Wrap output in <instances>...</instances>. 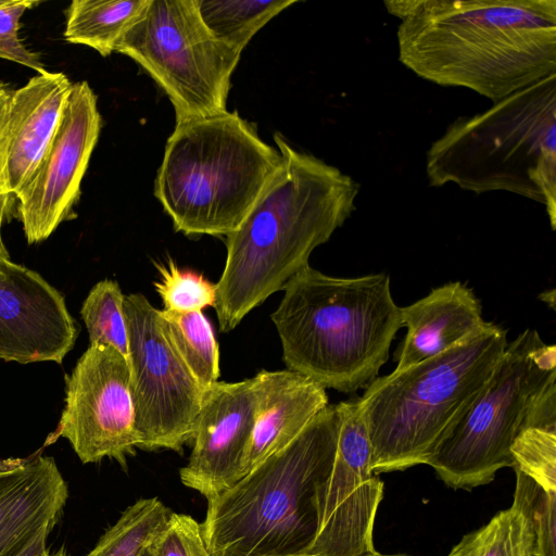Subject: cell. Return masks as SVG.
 Returning <instances> with one entry per match:
<instances>
[{
    "label": "cell",
    "mask_w": 556,
    "mask_h": 556,
    "mask_svg": "<svg viewBox=\"0 0 556 556\" xmlns=\"http://www.w3.org/2000/svg\"><path fill=\"white\" fill-rule=\"evenodd\" d=\"M400 62L496 103L556 74L555 0H388Z\"/></svg>",
    "instance_id": "obj_1"
},
{
    "label": "cell",
    "mask_w": 556,
    "mask_h": 556,
    "mask_svg": "<svg viewBox=\"0 0 556 556\" xmlns=\"http://www.w3.org/2000/svg\"><path fill=\"white\" fill-rule=\"evenodd\" d=\"M283 165L239 227L226 236V262L216 286L219 330L229 332L282 290L318 245L355 210L359 185L339 168L295 150L280 132Z\"/></svg>",
    "instance_id": "obj_2"
},
{
    "label": "cell",
    "mask_w": 556,
    "mask_h": 556,
    "mask_svg": "<svg viewBox=\"0 0 556 556\" xmlns=\"http://www.w3.org/2000/svg\"><path fill=\"white\" fill-rule=\"evenodd\" d=\"M271 314L289 370L352 393L377 378L403 327L388 275H326L309 265L283 287Z\"/></svg>",
    "instance_id": "obj_3"
},
{
    "label": "cell",
    "mask_w": 556,
    "mask_h": 556,
    "mask_svg": "<svg viewBox=\"0 0 556 556\" xmlns=\"http://www.w3.org/2000/svg\"><path fill=\"white\" fill-rule=\"evenodd\" d=\"M340 418L327 405L289 444L207 500L201 522L212 556L307 555L315 496L336 453Z\"/></svg>",
    "instance_id": "obj_4"
},
{
    "label": "cell",
    "mask_w": 556,
    "mask_h": 556,
    "mask_svg": "<svg viewBox=\"0 0 556 556\" xmlns=\"http://www.w3.org/2000/svg\"><path fill=\"white\" fill-rule=\"evenodd\" d=\"M429 185L507 191L543 204L556 228V74L453 121L426 153Z\"/></svg>",
    "instance_id": "obj_5"
},
{
    "label": "cell",
    "mask_w": 556,
    "mask_h": 556,
    "mask_svg": "<svg viewBox=\"0 0 556 556\" xmlns=\"http://www.w3.org/2000/svg\"><path fill=\"white\" fill-rule=\"evenodd\" d=\"M283 156L236 111L176 123L154 195L187 236H228L279 173Z\"/></svg>",
    "instance_id": "obj_6"
},
{
    "label": "cell",
    "mask_w": 556,
    "mask_h": 556,
    "mask_svg": "<svg viewBox=\"0 0 556 556\" xmlns=\"http://www.w3.org/2000/svg\"><path fill=\"white\" fill-rule=\"evenodd\" d=\"M507 332L488 323L450 350L375 378L357 397L375 473L427 464L455 418L490 378Z\"/></svg>",
    "instance_id": "obj_7"
},
{
    "label": "cell",
    "mask_w": 556,
    "mask_h": 556,
    "mask_svg": "<svg viewBox=\"0 0 556 556\" xmlns=\"http://www.w3.org/2000/svg\"><path fill=\"white\" fill-rule=\"evenodd\" d=\"M556 378V346L535 329L507 344L490 378L455 418L427 465L451 488L472 489L514 467L511 445L530 407Z\"/></svg>",
    "instance_id": "obj_8"
},
{
    "label": "cell",
    "mask_w": 556,
    "mask_h": 556,
    "mask_svg": "<svg viewBox=\"0 0 556 556\" xmlns=\"http://www.w3.org/2000/svg\"><path fill=\"white\" fill-rule=\"evenodd\" d=\"M165 92L176 123L227 111L241 52L204 24L199 0H149L116 43Z\"/></svg>",
    "instance_id": "obj_9"
},
{
    "label": "cell",
    "mask_w": 556,
    "mask_h": 556,
    "mask_svg": "<svg viewBox=\"0 0 556 556\" xmlns=\"http://www.w3.org/2000/svg\"><path fill=\"white\" fill-rule=\"evenodd\" d=\"M124 314L138 448L181 452L192 441L205 389L172 343L161 309L130 293Z\"/></svg>",
    "instance_id": "obj_10"
},
{
    "label": "cell",
    "mask_w": 556,
    "mask_h": 556,
    "mask_svg": "<svg viewBox=\"0 0 556 556\" xmlns=\"http://www.w3.org/2000/svg\"><path fill=\"white\" fill-rule=\"evenodd\" d=\"M66 439L84 464L112 458L126 467L138 438L127 357L111 345H89L65 379V405L45 445Z\"/></svg>",
    "instance_id": "obj_11"
},
{
    "label": "cell",
    "mask_w": 556,
    "mask_h": 556,
    "mask_svg": "<svg viewBox=\"0 0 556 556\" xmlns=\"http://www.w3.org/2000/svg\"><path fill=\"white\" fill-rule=\"evenodd\" d=\"M336 406L340 418L337 447L317 486V531L306 556H365L375 552L374 523L383 483L371 467L369 437L357 397Z\"/></svg>",
    "instance_id": "obj_12"
},
{
    "label": "cell",
    "mask_w": 556,
    "mask_h": 556,
    "mask_svg": "<svg viewBox=\"0 0 556 556\" xmlns=\"http://www.w3.org/2000/svg\"><path fill=\"white\" fill-rule=\"evenodd\" d=\"M101 126L97 96L89 83H74L43 157L16 197L15 211L28 244L45 241L75 216L74 206Z\"/></svg>",
    "instance_id": "obj_13"
},
{
    "label": "cell",
    "mask_w": 556,
    "mask_h": 556,
    "mask_svg": "<svg viewBox=\"0 0 556 556\" xmlns=\"http://www.w3.org/2000/svg\"><path fill=\"white\" fill-rule=\"evenodd\" d=\"M260 404L257 375L205 389L181 483L211 500L241 478Z\"/></svg>",
    "instance_id": "obj_14"
},
{
    "label": "cell",
    "mask_w": 556,
    "mask_h": 556,
    "mask_svg": "<svg viewBox=\"0 0 556 556\" xmlns=\"http://www.w3.org/2000/svg\"><path fill=\"white\" fill-rule=\"evenodd\" d=\"M76 338L61 292L38 273L0 257V359L61 364Z\"/></svg>",
    "instance_id": "obj_15"
},
{
    "label": "cell",
    "mask_w": 556,
    "mask_h": 556,
    "mask_svg": "<svg viewBox=\"0 0 556 556\" xmlns=\"http://www.w3.org/2000/svg\"><path fill=\"white\" fill-rule=\"evenodd\" d=\"M68 498L55 460L41 450L0 475V556H21L45 531H52Z\"/></svg>",
    "instance_id": "obj_16"
},
{
    "label": "cell",
    "mask_w": 556,
    "mask_h": 556,
    "mask_svg": "<svg viewBox=\"0 0 556 556\" xmlns=\"http://www.w3.org/2000/svg\"><path fill=\"white\" fill-rule=\"evenodd\" d=\"M73 83L64 73L43 72L13 90L10 101V190L27 186L60 124Z\"/></svg>",
    "instance_id": "obj_17"
},
{
    "label": "cell",
    "mask_w": 556,
    "mask_h": 556,
    "mask_svg": "<svg viewBox=\"0 0 556 556\" xmlns=\"http://www.w3.org/2000/svg\"><path fill=\"white\" fill-rule=\"evenodd\" d=\"M401 319L407 331L397 351L396 370L450 350L486 324L480 301L459 281L437 287L401 307Z\"/></svg>",
    "instance_id": "obj_18"
},
{
    "label": "cell",
    "mask_w": 556,
    "mask_h": 556,
    "mask_svg": "<svg viewBox=\"0 0 556 556\" xmlns=\"http://www.w3.org/2000/svg\"><path fill=\"white\" fill-rule=\"evenodd\" d=\"M260 404L241 477L294 440L328 405L325 388L292 370L262 369Z\"/></svg>",
    "instance_id": "obj_19"
},
{
    "label": "cell",
    "mask_w": 556,
    "mask_h": 556,
    "mask_svg": "<svg viewBox=\"0 0 556 556\" xmlns=\"http://www.w3.org/2000/svg\"><path fill=\"white\" fill-rule=\"evenodd\" d=\"M510 451L514 469L556 491V379L532 403Z\"/></svg>",
    "instance_id": "obj_20"
},
{
    "label": "cell",
    "mask_w": 556,
    "mask_h": 556,
    "mask_svg": "<svg viewBox=\"0 0 556 556\" xmlns=\"http://www.w3.org/2000/svg\"><path fill=\"white\" fill-rule=\"evenodd\" d=\"M148 3L149 0H74L65 11L64 39L109 56Z\"/></svg>",
    "instance_id": "obj_21"
},
{
    "label": "cell",
    "mask_w": 556,
    "mask_h": 556,
    "mask_svg": "<svg viewBox=\"0 0 556 556\" xmlns=\"http://www.w3.org/2000/svg\"><path fill=\"white\" fill-rule=\"evenodd\" d=\"M296 0H199L201 17L211 33L242 52L268 21Z\"/></svg>",
    "instance_id": "obj_22"
},
{
    "label": "cell",
    "mask_w": 556,
    "mask_h": 556,
    "mask_svg": "<svg viewBox=\"0 0 556 556\" xmlns=\"http://www.w3.org/2000/svg\"><path fill=\"white\" fill-rule=\"evenodd\" d=\"M447 556H536L533 526L523 509L513 503L485 526L466 534Z\"/></svg>",
    "instance_id": "obj_23"
},
{
    "label": "cell",
    "mask_w": 556,
    "mask_h": 556,
    "mask_svg": "<svg viewBox=\"0 0 556 556\" xmlns=\"http://www.w3.org/2000/svg\"><path fill=\"white\" fill-rule=\"evenodd\" d=\"M167 333L198 382L207 389L219 378V348L211 323L202 311H161Z\"/></svg>",
    "instance_id": "obj_24"
},
{
    "label": "cell",
    "mask_w": 556,
    "mask_h": 556,
    "mask_svg": "<svg viewBox=\"0 0 556 556\" xmlns=\"http://www.w3.org/2000/svg\"><path fill=\"white\" fill-rule=\"evenodd\" d=\"M170 514L157 497L139 498L121 514L85 556H139Z\"/></svg>",
    "instance_id": "obj_25"
},
{
    "label": "cell",
    "mask_w": 556,
    "mask_h": 556,
    "mask_svg": "<svg viewBox=\"0 0 556 556\" xmlns=\"http://www.w3.org/2000/svg\"><path fill=\"white\" fill-rule=\"evenodd\" d=\"M124 298L117 281L101 280L89 291L81 305L80 315L90 345H111L127 357L128 332Z\"/></svg>",
    "instance_id": "obj_26"
},
{
    "label": "cell",
    "mask_w": 556,
    "mask_h": 556,
    "mask_svg": "<svg viewBox=\"0 0 556 556\" xmlns=\"http://www.w3.org/2000/svg\"><path fill=\"white\" fill-rule=\"evenodd\" d=\"M160 279L154 282L164 309L176 313H191L215 306L216 286L203 275L179 268L168 258L156 263Z\"/></svg>",
    "instance_id": "obj_27"
},
{
    "label": "cell",
    "mask_w": 556,
    "mask_h": 556,
    "mask_svg": "<svg viewBox=\"0 0 556 556\" xmlns=\"http://www.w3.org/2000/svg\"><path fill=\"white\" fill-rule=\"evenodd\" d=\"M514 503L530 518L536 556H556V491L546 490L518 469Z\"/></svg>",
    "instance_id": "obj_28"
},
{
    "label": "cell",
    "mask_w": 556,
    "mask_h": 556,
    "mask_svg": "<svg viewBox=\"0 0 556 556\" xmlns=\"http://www.w3.org/2000/svg\"><path fill=\"white\" fill-rule=\"evenodd\" d=\"M149 547L155 556H212L201 522L190 515L174 511Z\"/></svg>",
    "instance_id": "obj_29"
},
{
    "label": "cell",
    "mask_w": 556,
    "mask_h": 556,
    "mask_svg": "<svg viewBox=\"0 0 556 556\" xmlns=\"http://www.w3.org/2000/svg\"><path fill=\"white\" fill-rule=\"evenodd\" d=\"M38 1L10 0L0 8V59L12 61L38 72H46L40 55L29 50L20 37V22L23 14Z\"/></svg>",
    "instance_id": "obj_30"
},
{
    "label": "cell",
    "mask_w": 556,
    "mask_h": 556,
    "mask_svg": "<svg viewBox=\"0 0 556 556\" xmlns=\"http://www.w3.org/2000/svg\"><path fill=\"white\" fill-rule=\"evenodd\" d=\"M13 89L0 80V257L10 258L2 238L3 224L13 215L16 199L10 190L8 157L11 141L10 101Z\"/></svg>",
    "instance_id": "obj_31"
},
{
    "label": "cell",
    "mask_w": 556,
    "mask_h": 556,
    "mask_svg": "<svg viewBox=\"0 0 556 556\" xmlns=\"http://www.w3.org/2000/svg\"><path fill=\"white\" fill-rule=\"evenodd\" d=\"M50 533V531L42 532L21 556H68L63 547L55 552H51L47 547V539Z\"/></svg>",
    "instance_id": "obj_32"
},
{
    "label": "cell",
    "mask_w": 556,
    "mask_h": 556,
    "mask_svg": "<svg viewBox=\"0 0 556 556\" xmlns=\"http://www.w3.org/2000/svg\"><path fill=\"white\" fill-rule=\"evenodd\" d=\"M24 458L9 457L0 459V475L18 467Z\"/></svg>",
    "instance_id": "obj_33"
},
{
    "label": "cell",
    "mask_w": 556,
    "mask_h": 556,
    "mask_svg": "<svg viewBox=\"0 0 556 556\" xmlns=\"http://www.w3.org/2000/svg\"><path fill=\"white\" fill-rule=\"evenodd\" d=\"M139 556H155V554L148 546Z\"/></svg>",
    "instance_id": "obj_34"
},
{
    "label": "cell",
    "mask_w": 556,
    "mask_h": 556,
    "mask_svg": "<svg viewBox=\"0 0 556 556\" xmlns=\"http://www.w3.org/2000/svg\"><path fill=\"white\" fill-rule=\"evenodd\" d=\"M365 556H408V555H384V554H380V553L375 551V552H372L370 554H367Z\"/></svg>",
    "instance_id": "obj_35"
},
{
    "label": "cell",
    "mask_w": 556,
    "mask_h": 556,
    "mask_svg": "<svg viewBox=\"0 0 556 556\" xmlns=\"http://www.w3.org/2000/svg\"><path fill=\"white\" fill-rule=\"evenodd\" d=\"M10 2V0H0V8L1 7H4L5 4H8Z\"/></svg>",
    "instance_id": "obj_36"
},
{
    "label": "cell",
    "mask_w": 556,
    "mask_h": 556,
    "mask_svg": "<svg viewBox=\"0 0 556 556\" xmlns=\"http://www.w3.org/2000/svg\"><path fill=\"white\" fill-rule=\"evenodd\" d=\"M289 556H306V555H289Z\"/></svg>",
    "instance_id": "obj_37"
}]
</instances>
